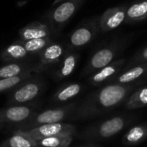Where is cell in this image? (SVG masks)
<instances>
[{
    "instance_id": "6da1fadb",
    "label": "cell",
    "mask_w": 147,
    "mask_h": 147,
    "mask_svg": "<svg viewBox=\"0 0 147 147\" xmlns=\"http://www.w3.org/2000/svg\"><path fill=\"white\" fill-rule=\"evenodd\" d=\"M140 86L141 85L135 84H109L102 86L89 94L77 106L71 119L74 121H87L104 115L124 104L129 95Z\"/></svg>"
},
{
    "instance_id": "7a4b0ae2",
    "label": "cell",
    "mask_w": 147,
    "mask_h": 147,
    "mask_svg": "<svg viewBox=\"0 0 147 147\" xmlns=\"http://www.w3.org/2000/svg\"><path fill=\"white\" fill-rule=\"evenodd\" d=\"M136 121L137 116L134 115H114L106 120L89 125L78 133L76 137L90 143L104 141L115 137Z\"/></svg>"
},
{
    "instance_id": "3957f363",
    "label": "cell",
    "mask_w": 147,
    "mask_h": 147,
    "mask_svg": "<svg viewBox=\"0 0 147 147\" xmlns=\"http://www.w3.org/2000/svg\"><path fill=\"white\" fill-rule=\"evenodd\" d=\"M127 46V40H114L104 47L97 49L90 58L88 63L82 71V76H90L96 71L105 67L116 60Z\"/></svg>"
},
{
    "instance_id": "277c9868",
    "label": "cell",
    "mask_w": 147,
    "mask_h": 147,
    "mask_svg": "<svg viewBox=\"0 0 147 147\" xmlns=\"http://www.w3.org/2000/svg\"><path fill=\"white\" fill-rule=\"evenodd\" d=\"M76 108L77 104L75 102H72L62 107L47 109L39 114L35 113L29 120L21 124V127L18 130L27 131L45 124L62 122L65 119L71 118Z\"/></svg>"
},
{
    "instance_id": "5b68a950",
    "label": "cell",
    "mask_w": 147,
    "mask_h": 147,
    "mask_svg": "<svg viewBox=\"0 0 147 147\" xmlns=\"http://www.w3.org/2000/svg\"><path fill=\"white\" fill-rule=\"evenodd\" d=\"M44 86V83L40 79L32 77L10 91L8 103L10 105H23L40 95Z\"/></svg>"
},
{
    "instance_id": "8992f818",
    "label": "cell",
    "mask_w": 147,
    "mask_h": 147,
    "mask_svg": "<svg viewBox=\"0 0 147 147\" xmlns=\"http://www.w3.org/2000/svg\"><path fill=\"white\" fill-rule=\"evenodd\" d=\"M22 132L34 140H39L41 139L58 135L76 136V134H78V130L75 125L64 122L45 124Z\"/></svg>"
},
{
    "instance_id": "52a82bcc",
    "label": "cell",
    "mask_w": 147,
    "mask_h": 147,
    "mask_svg": "<svg viewBox=\"0 0 147 147\" xmlns=\"http://www.w3.org/2000/svg\"><path fill=\"white\" fill-rule=\"evenodd\" d=\"M100 30L99 17H93L92 19L84 22L78 26L70 35L69 42L72 48H81L90 42H91Z\"/></svg>"
},
{
    "instance_id": "ba28073f",
    "label": "cell",
    "mask_w": 147,
    "mask_h": 147,
    "mask_svg": "<svg viewBox=\"0 0 147 147\" xmlns=\"http://www.w3.org/2000/svg\"><path fill=\"white\" fill-rule=\"evenodd\" d=\"M127 59H117L111 64L92 73L88 78V83L92 86L102 87L109 84L122 71Z\"/></svg>"
},
{
    "instance_id": "9c48e42d",
    "label": "cell",
    "mask_w": 147,
    "mask_h": 147,
    "mask_svg": "<svg viewBox=\"0 0 147 147\" xmlns=\"http://www.w3.org/2000/svg\"><path fill=\"white\" fill-rule=\"evenodd\" d=\"M86 0H65L51 13V22L56 30H60L77 13Z\"/></svg>"
},
{
    "instance_id": "30bf717a",
    "label": "cell",
    "mask_w": 147,
    "mask_h": 147,
    "mask_svg": "<svg viewBox=\"0 0 147 147\" xmlns=\"http://www.w3.org/2000/svg\"><path fill=\"white\" fill-rule=\"evenodd\" d=\"M35 112L34 109L26 105H11L0 109V123L22 124L29 120Z\"/></svg>"
},
{
    "instance_id": "8fae6325",
    "label": "cell",
    "mask_w": 147,
    "mask_h": 147,
    "mask_svg": "<svg viewBox=\"0 0 147 147\" xmlns=\"http://www.w3.org/2000/svg\"><path fill=\"white\" fill-rule=\"evenodd\" d=\"M127 5L111 7L99 17V28L102 32H109L118 28L126 20Z\"/></svg>"
},
{
    "instance_id": "7c38bea8",
    "label": "cell",
    "mask_w": 147,
    "mask_h": 147,
    "mask_svg": "<svg viewBox=\"0 0 147 147\" xmlns=\"http://www.w3.org/2000/svg\"><path fill=\"white\" fill-rule=\"evenodd\" d=\"M147 82V62L136 65L121 71L110 84H139L143 85Z\"/></svg>"
},
{
    "instance_id": "4fadbf2b",
    "label": "cell",
    "mask_w": 147,
    "mask_h": 147,
    "mask_svg": "<svg viewBox=\"0 0 147 147\" xmlns=\"http://www.w3.org/2000/svg\"><path fill=\"white\" fill-rule=\"evenodd\" d=\"M40 66L45 70L47 66L61 61L65 55L64 47L59 43H51L40 53Z\"/></svg>"
},
{
    "instance_id": "5bb4252c",
    "label": "cell",
    "mask_w": 147,
    "mask_h": 147,
    "mask_svg": "<svg viewBox=\"0 0 147 147\" xmlns=\"http://www.w3.org/2000/svg\"><path fill=\"white\" fill-rule=\"evenodd\" d=\"M44 71L40 65H29L22 63H9L0 67V79L16 77L24 73H33L34 71L40 72Z\"/></svg>"
},
{
    "instance_id": "9a60e30c",
    "label": "cell",
    "mask_w": 147,
    "mask_h": 147,
    "mask_svg": "<svg viewBox=\"0 0 147 147\" xmlns=\"http://www.w3.org/2000/svg\"><path fill=\"white\" fill-rule=\"evenodd\" d=\"M147 140V122L134 125L122 137V143L127 146H134Z\"/></svg>"
},
{
    "instance_id": "2e32d148",
    "label": "cell",
    "mask_w": 147,
    "mask_h": 147,
    "mask_svg": "<svg viewBox=\"0 0 147 147\" xmlns=\"http://www.w3.org/2000/svg\"><path fill=\"white\" fill-rule=\"evenodd\" d=\"M19 34L22 41L29 40L33 39L45 38L50 36V29L47 25L39 22H34L19 31Z\"/></svg>"
},
{
    "instance_id": "e0dca14e",
    "label": "cell",
    "mask_w": 147,
    "mask_h": 147,
    "mask_svg": "<svg viewBox=\"0 0 147 147\" xmlns=\"http://www.w3.org/2000/svg\"><path fill=\"white\" fill-rule=\"evenodd\" d=\"M124 109L128 111L137 110L147 107V85L135 89L124 102Z\"/></svg>"
},
{
    "instance_id": "ac0fdd59",
    "label": "cell",
    "mask_w": 147,
    "mask_h": 147,
    "mask_svg": "<svg viewBox=\"0 0 147 147\" xmlns=\"http://www.w3.org/2000/svg\"><path fill=\"white\" fill-rule=\"evenodd\" d=\"M147 19V0H136L127 5L125 23H135Z\"/></svg>"
},
{
    "instance_id": "d6986e66",
    "label": "cell",
    "mask_w": 147,
    "mask_h": 147,
    "mask_svg": "<svg viewBox=\"0 0 147 147\" xmlns=\"http://www.w3.org/2000/svg\"><path fill=\"white\" fill-rule=\"evenodd\" d=\"M79 59V55L76 53L67 52L65 53L63 59H61V64L55 73V78L57 80H62L73 73L75 71Z\"/></svg>"
},
{
    "instance_id": "ffe728a7",
    "label": "cell",
    "mask_w": 147,
    "mask_h": 147,
    "mask_svg": "<svg viewBox=\"0 0 147 147\" xmlns=\"http://www.w3.org/2000/svg\"><path fill=\"white\" fill-rule=\"evenodd\" d=\"M83 85L79 83H70L60 87L53 94L52 101L54 102H65L76 97L81 93Z\"/></svg>"
},
{
    "instance_id": "44dd1931",
    "label": "cell",
    "mask_w": 147,
    "mask_h": 147,
    "mask_svg": "<svg viewBox=\"0 0 147 147\" xmlns=\"http://www.w3.org/2000/svg\"><path fill=\"white\" fill-rule=\"evenodd\" d=\"M36 141L25 134L21 130H16L14 134L0 144V147H37Z\"/></svg>"
},
{
    "instance_id": "7402d4cb",
    "label": "cell",
    "mask_w": 147,
    "mask_h": 147,
    "mask_svg": "<svg viewBox=\"0 0 147 147\" xmlns=\"http://www.w3.org/2000/svg\"><path fill=\"white\" fill-rule=\"evenodd\" d=\"M28 52L22 43H14L4 48L0 53V59L3 62L16 61L24 59Z\"/></svg>"
},
{
    "instance_id": "603a6c76",
    "label": "cell",
    "mask_w": 147,
    "mask_h": 147,
    "mask_svg": "<svg viewBox=\"0 0 147 147\" xmlns=\"http://www.w3.org/2000/svg\"><path fill=\"white\" fill-rule=\"evenodd\" d=\"M72 135L52 136L35 140L37 146L41 147H69L73 141Z\"/></svg>"
},
{
    "instance_id": "cb8c5ba5",
    "label": "cell",
    "mask_w": 147,
    "mask_h": 147,
    "mask_svg": "<svg viewBox=\"0 0 147 147\" xmlns=\"http://www.w3.org/2000/svg\"><path fill=\"white\" fill-rule=\"evenodd\" d=\"M32 77H33L32 73H24L16 77L0 79V93L13 90L18 85L27 81L28 79L31 78Z\"/></svg>"
},
{
    "instance_id": "d4e9b609",
    "label": "cell",
    "mask_w": 147,
    "mask_h": 147,
    "mask_svg": "<svg viewBox=\"0 0 147 147\" xmlns=\"http://www.w3.org/2000/svg\"><path fill=\"white\" fill-rule=\"evenodd\" d=\"M28 53H40L44 48H46L49 44L52 43L50 37L33 39L29 40H25L22 42Z\"/></svg>"
},
{
    "instance_id": "484cf974",
    "label": "cell",
    "mask_w": 147,
    "mask_h": 147,
    "mask_svg": "<svg viewBox=\"0 0 147 147\" xmlns=\"http://www.w3.org/2000/svg\"><path fill=\"white\" fill-rule=\"evenodd\" d=\"M146 62H147V45L146 47L139 49L128 60H127L121 71H123L132 66H134L136 65L146 63Z\"/></svg>"
},
{
    "instance_id": "4316f807",
    "label": "cell",
    "mask_w": 147,
    "mask_h": 147,
    "mask_svg": "<svg viewBox=\"0 0 147 147\" xmlns=\"http://www.w3.org/2000/svg\"><path fill=\"white\" fill-rule=\"evenodd\" d=\"M78 147H102L101 145L97 144V143H89L87 145H84V146H82Z\"/></svg>"
},
{
    "instance_id": "83f0119b",
    "label": "cell",
    "mask_w": 147,
    "mask_h": 147,
    "mask_svg": "<svg viewBox=\"0 0 147 147\" xmlns=\"http://www.w3.org/2000/svg\"><path fill=\"white\" fill-rule=\"evenodd\" d=\"M3 124H1V123H0V128H1V127H3Z\"/></svg>"
},
{
    "instance_id": "f1b7e54d",
    "label": "cell",
    "mask_w": 147,
    "mask_h": 147,
    "mask_svg": "<svg viewBox=\"0 0 147 147\" xmlns=\"http://www.w3.org/2000/svg\"><path fill=\"white\" fill-rule=\"evenodd\" d=\"M37 147H41V146H37Z\"/></svg>"
}]
</instances>
